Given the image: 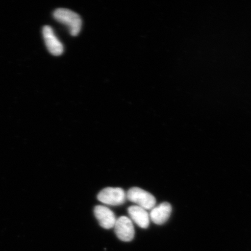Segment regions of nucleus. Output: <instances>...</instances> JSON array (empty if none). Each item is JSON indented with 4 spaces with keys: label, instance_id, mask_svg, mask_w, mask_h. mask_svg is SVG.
Wrapping results in <instances>:
<instances>
[{
    "label": "nucleus",
    "instance_id": "3",
    "mask_svg": "<svg viewBox=\"0 0 251 251\" xmlns=\"http://www.w3.org/2000/svg\"><path fill=\"white\" fill-rule=\"evenodd\" d=\"M97 199L106 205L112 206L121 205L126 201V193L119 187H107L99 193Z\"/></svg>",
    "mask_w": 251,
    "mask_h": 251
},
{
    "label": "nucleus",
    "instance_id": "7",
    "mask_svg": "<svg viewBox=\"0 0 251 251\" xmlns=\"http://www.w3.org/2000/svg\"><path fill=\"white\" fill-rule=\"evenodd\" d=\"M172 211L171 204L163 202L151 209L150 214V219L156 225H162L168 221Z\"/></svg>",
    "mask_w": 251,
    "mask_h": 251
},
{
    "label": "nucleus",
    "instance_id": "5",
    "mask_svg": "<svg viewBox=\"0 0 251 251\" xmlns=\"http://www.w3.org/2000/svg\"><path fill=\"white\" fill-rule=\"evenodd\" d=\"M43 35L49 52L54 56L62 55L64 51V46L55 35L52 28L50 26H44Z\"/></svg>",
    "mask_w": 251,
    "mask_h": 251
},
{
    "label": "nucleus",
    "instance_id": "8",
    "mask_svg": "<svg viewBox=\"0 0 251 251\" xmlns=\"http://www.w3.org/2000/svg\"><path fill=\"white\" fill-rule=\"evenodd\" d=\"M128 215L131 220L137 226L142 228H148L150 226V217L146 210L137 205H133L127 209Z\"/></svg>",
    "mask_w": 251,
    "mask_h": 251
},
{
    "label": "nucleus",
    "instance_id": "1",
    "mask_svg": "<svg viewBox=\"0 0 251 251\" xmlns=\"http://www.w3.org/2000/svg\"><path fill=\"white\" fill-rule=\"evenodd\" d=\"M56 21L68 28L72 36H76L79 34L82 26V21L79 15L70 9L58 8L53 14Z\"/></svg>",
    "mask_w": 251,
    "mask_h": 251
},
{
    "label": "nucleus",
    "instance_id": "2",
    "mask_svg": "<svg viewBox=\"0 0 251 251\" xmlns=\"http://www.w3.org/2000/svg\"><path fill=\"white\" fill-rule=\"evenodd\" d=\"M127 199L145 210H151L156 205V199L152 194L139 187H132L126 193Z\"/></svg>",
    "mask_w": 251,
    "mask_h": 251
},
{
    "label": "nucleus",
    "instance_id": "4",
    "mask_svg": "<svg viewBox=\"0 0 251 251\" xmlns=\"http://www.w3.org/2000/svg\"><path fill=\"white\" fill-rule=\"evenodd\" d=\"M114 228L115 234L119 240L129 242L133 239L135 231L133 222L126 216H121L117 219Z\"/></svg>",
    "mask_w": 251,
    "mask_h": 251
},
{
    "label": "nucleus",
    "instance_id": "6",
    "mask_svg": "<svg viewBox=\"0 0 251 251\" xmlns=\"http://www.w3.org/2000/svg\"><path fill=\"white\" fill-rule=\"evenodd\" d=\"M94 213L102 228L111 229L114 227L117 219L111 209L105 206L97 205L94 208Z\"/></svg>",
    "mask_w": 251,
    "mask_h": 251
}]
</instances>
